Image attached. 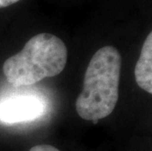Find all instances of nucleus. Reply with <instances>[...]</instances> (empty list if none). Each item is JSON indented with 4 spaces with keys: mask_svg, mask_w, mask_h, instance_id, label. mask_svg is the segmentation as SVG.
<instances>
[{
    "mask_svg": "<svg viewBox=\"0 0 152 151\" xmlns=\"http://www.w3.org/2000/svg\"><path fill=\"white\" fill-rule=\"evenodd\" d=\"M122 57L114 46L101 47L87 66L83 90L76 100L77 115L94 124L114 111L119 99Z\"/></svg>",
    "mask_w": 152,
    "mask_h": 151,
    "instance_id": "1",
    "label": "nucleus"
},
{
    "mask_svg": "<svg viewBox=\"0 0 152 151\" xmlns=\"http://www.w3.org/2000/svg\"><path fill=\"white\" fill-rule=\"evenodd\" d=\"M67 60L68 49L63 40L42 33L31 37L20 52L5 61L3 73L13 85H33L62 73Z\"/></svg>",
    "mask_w": 152,
    "mask_h": 151,
    "instance_id": "2",
    "label": "nucleus"
},
{
    "mask_svg": "<svg viewBox=\"0 0 152 151\" xmlns=\"http://www.w3.org/2000/svg\"><path fill=\"white\" fill-rule=\"evenodd\" d=\"M44 102L34 95H16L0 101V121L14 124L34 121L44 114Z\"/></svg>",
    "mask_w": 152,
    "mask_h": 151,
    "instance_id": "3",
    "label": "nucleus"
},
{
    "mask_svg": "<svg viewBox=\"0 0 152 151\" xmlns=\"http://www.w3.org/2000/svg\"><path fill=\"white\" fill-rule=\"evenodd\" d=\"M134 78L140 88L152 94V31L142 45L140 58L135 64Z\"/></svg>",
    "mask_w": 152,
    "mask_h": 151,
    "instance_id": "4",
    "label": "nucleus"
},
{
    "mask_svg": "<svg viewBox=\"0 0 152 151\" xmlns=\"http://www.w3.org/2000/svg\"><path fill=\"white\" fill-rule=\"evenodd\" d=\"M28 151H60L56 147H54L50 144H38V145H34V147Z\"/></svg>",
    "mask_w": 152,
    "mask_h": 151,
    "instance_id": "5",
    "label": "nucleus"
},
{
    "mask_svg": "<svg viewBox=\"0 0 152 151\" xmlns=\"http://www.w3.org/2000/svg\"><path fill=\"white\" fill-rule=\"evenodd\" d=\"M19 1H20V0H0V8L7 7V6H10Z\"/></svg>",
    "mask_w": 152,
    "mask_h": 151,
    "instance_id": "6",
    "label": "nucleus"
}]
</instances>
